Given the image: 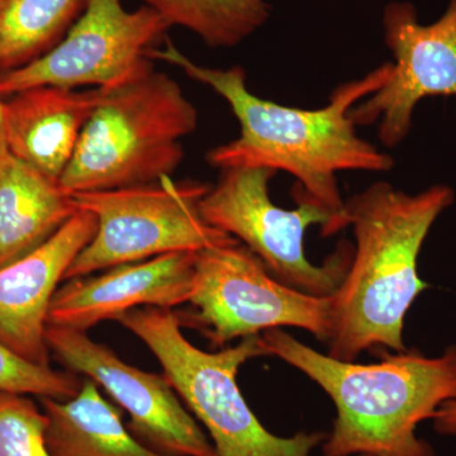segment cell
I'll use <instances>...</instances> for the list:
<instances>
[{"instance_id":"obj_1","label":"cell","mask_w":456,"mask_h":456,"mask_svg":"<svg viewBox=\"0 0 456 456\" xmlns=\"http://www.w3.org/2000/svg\"><path fill=\"white\" fill-rule=\"evenodd\" d=\"M149 59L161 60L184 71L191 79L208 86L227 102L240 123V136L209 150L207 163L220 170L264 167L285 171L298 182L297 191L320 203L345 224V202L338 188L340 171L388 173L391 155L380 152L356 132L350 110L382 88L392 74L386 62L359 80L341 84L327 106L301 110L281 106L253 94L241 66L213 69L198 65L180 53L173 42L150 51Z\"/></svg>"},{"instance_id":"obj_2","label":"cell","mask_w":456,"mask_h":456,"mask_svg":"<svg viewBox=\"0 0 456 456\" xmlns=\"http://www.w3.org/2000/svg\"><path fill=\"white\" fill-rule=\"evenodd\" d=\"M454 200L448 185L408 194L379 182L345 202V224L353 227L355 248L349 272L331 296V358L355 362L377 347L407 350L404 317L428 288L417 270L419 251Z\"/></svg>"},{"instance_id":"obj_3","label":"cell","mask_w":456,"mask_h":456,"mask_svg":"<svg viewBox=\"0 0 456 456\" xmlns=\"http://www.w3.org/2000/svg\"><path fill=\"white\" fill-rule=\"evenodd\" d=\"M260 336L266 355L298 369L334 402L322 456H435L417 426L456 398V345L435 358L406 350L356 364L318 353L281 329Z\"/></svg>"},{"instance_id":"obj_4","label":"cell","mask_w":456,"mask_h":456,"mask_svg":"<svg viewBox=\"0 0 456 456\" xmlns=\"http://www.w3.org/2000/svg\"><path fill=\"white\" fill-rule=\"evenodd\" d=\"M98 90L97 104L59 180L66 193L136 187L173 175L184 160L180 141L198 126L196 107L179 84L152 68Z\"/></svg>"},{"instance_id":"obj_5","label":"cell","mask_w":456,"mask_h":456,"mask_svg":"<svg viewBox=\"0 0 456 456\" xmlns=\"http://www.w3.org/2000/svg\"><path fill=\"white\" fill-rule=\"evenodd\" d=\"M116 321L154 354L167 382L206 428L218 456H311L322 445V432H299L289 437L272 434L246 403L237 373L248 360L268 356L260 335L208 353L183 335L173 310L141 307Z\"/></svg>"},{"instance_id":"obj_6","label":"cell","mask_w":456,"mask_h":456,"mask_svg":"<svg viewBox=\"0 0 456 456\" xmlns=\"http://www.w3.org/2000/svg\"><path fill=\"white\" fill-rule=\"evenodd\" d=\"M217 184L200 200L203 220L244 244L281 283L318 297L332 296L349 272L354 248L341 242L322 265L305 256L308 227L320 224L322 236L340 232L338 217L296 189V209L270 200L269 182L277 171L264 167L221 170Z\"/></svg>"},{"instance_id":"obj_7","label":"cell","mask_w":456,"mask_h":456,"mask_svg":"<svg viewBox=\"0 0 456 456\" xmlns=\"http://www.w3.org/2000/svg\"><path fill=\"white\" fill-rule=\"evenodd\" d=\"M211 185L171 176L150 183L71 194L77 209L93 213L98 228L66 272L64 281L160 255L200 253L237 241L203 220L200 204Z\"/></svg>"},{"instance_id":"obj_8","label":"cell","mask_w":456,"mask_h":456,"mask_svg":"<svg viewBox=\"0 0 456 456\" xmlns=\"http://www.w3.org/2000/svg\"><path fill=\"white\" fill-rule=\"evenodd\" d=\"M188 310L176 312L182 327L197 330L215 347L281 327H297L329 341L332 298L302 292L270 274L240 241L197 254Z\"/></svg>"},{"instance_id":"obj_9","label":"cell","mask_w":456,"mask_h":456,"mask_svg":"<svg viewBox=\"0 0 456 456\" xmlns=\"http://www.w3.org/2000/svg\"><path fill=\"white\" fill-rule=\"evenodd\" d=\"M169 23L154 9L130 12L122 0H88L59 44L31 64L0 74V95L36 86L112 88L154 68L149 53Z\"/></svg>"},{"instance_id":"obj_10","label":"cell","mask_w":456,"mask_h":456,"mask_svg":"<svg viewBox=\"0 0 456 456\" xmlns=\"http://www.w3.org/2000/svg\"><path fill=\"white\" fill-rule=\"evenodd\" d=\"M384 41L391 50L386 84L350 110L356 126L379 122L383 145L398 146L412 128L413 112L425 98L456 97V0L431 25H422L415 5L389 3L383 12Z\"/></svg>"},{"instance_id":"obj_11","label":"cell","mask_w":456,"mask_h":456,"mask_svg":"<svg viewBox=\"0 0 456 456\" xmlns=\"http://www.w3.org/2000/svg\"><path fill=\"white\" fill-rule=\"evenodd\" d=\"M46 341L56 360L86 375L128 413V430L147 448L167 456H218L164 374L132 367L86 332L49 325Z\"/></svg>"},{"instance_id":"obj_12","label":"cell","mask_w":456,"mask_h":456,"mask_svg":"<svg viewBox=\"0 0 456 456\" xmlns=\"http://www.w3.org/2000/svg\"><path fill=\"white\" fill-rule=\"evenodd\" d=\"M198 253L180 251L70 279L51 302L49 325L88 332L102 321L141 307L173 310L187 305L194 288Z\"/></svg>"},{"instance_id":"obj_13","label":"cell","mask_w":456,"mask_h":456,"mask_svg":"<svg viewBox=\"0 0 456 456\" xmlns=\"http://www.w3.org/2000/svg\"><path fill=\"white\" fill-rule=\"evenodd\" d=\"M97 228L95 216L79 209L45 244L0 268V341L22 358L50 365L51 302Z\"/></svg>"},{"instance_id":"obj_14","label":"cell","mask_w":456,"mask_h":456,"mask_svg":"<svg viewBox=\"0 0 456 456\" xmlns=\"http://www.w3.org/2000/svg\"><path fill=\"white\" fill-rule=\"evenodd\" d=\"M98 88L80 92L36 86L4 102L8 150L18 160L59 182L98 102Z\"/></svg>"},{"instance_id":"obj_15","label":"cell","mask_w":456,"mask_h":456,"mask_svg":"<svg viewBox=\"0 0 456 456\" xmlns=\"http://www.w3.org/2000/svg\"><path fill=\"white\" fill-rule=\"evenodd\" d=\"M79 211L59 182L18 160L0 161V268L45 244Z\"/></svg>"},{"instance_id":"obj_16","label":"cell","mask_w":456,"mask_h":456,"mask_svg":"<svg viewBox=\"0 0 456 456\" xmlns=\"http://www.w3.org/2000/svg\"><path fill=\"white\" fill-rule=\"evenodd\" d=\"M40 399L51 456H167L147 448L131 434L122 412L93 380L84 379L80 391L69 401Z\"/></svg>"},{"instance_id":"obj_17","label":"cell","mask_w":456,"mask_h":456,"mask_svg":"<svg viewBox=\"0 0 456 456\" xmlns=\"http://www.w3.org/2000/svg\"><path fill=\"white\" fill-rule=\"evenodd\" d=\"M88 0H0V74L49 53L65 37Z\"/></svg>"},{"instance_id":"obj_18","label":"cell","mask_w":456,"mask_h":456,"mask_svg":"<svg viewBox=\"0 0 456 456\" xmlns=\"http://www.w3.org/2000/svg\"><path fill=\"white\" fill-rule=\"evenodd\" d=\"M169 23L196 33L209 47H233L270 17L265 0H142Z\"/></svg>"},{"instance_id":"obj_19","label":"cell","mask_w":456,"mask_h":456,"mask_svg":"<svg viewBox=\"0 0 456 456\" xmlns=\"http://www.w3.org/2000/svg\"><path fill=\"white\" fill-rule=\"evenodd\" d=\"M82 384L83 379L73 371L35 364L0 341V392L69 401Z\"/></svg>"},{"instance_id":"obj_20","label":"cell","mask_w":456,"mask_h":456,"mask_svg":"<svg viewBox=\"0 0 456 456\" xmlns=\"http://www.w3.org/2000/svg\"><path fill=\"white\" fill-rule=\"evenodd\" d=\"M47 417L28 395L0 392V456H51Z\"/></svg>"},{"instance_id":"obj_21","label":"cell","mask_w":456,"mask_h":456,"mask_svg":"<svg viewBox=\"0 0 456 456\" xmlns=\"http://www.w3.org/2000/svg\"><path fill=\"white\" fill-rule=\"evenodd\" d=\"M432 421L439 434L456 436V398L445 402L432 417Z\"/></svg>"},{"instance_id":"obj_22","label":"cell","mask_w":456,"mask_h":456,"mask_svg":"<svg viewBox=\"0 0 456 456\" xmlns=\"http://www.w3.org/2000/svg\"><path fill=\"white\" fill-rule=\"evenodd\" d=\"M0 95V161L11 154L8 150L7 128H5L4 101Z\"/></svg>"},{"instance_id":"obj_23","label":"cell","mask_w":456,"mask_h":456,"mask_svg":"<svg viewBox=\"0 0 456 456\" xmlns=\"http://www.w3.org/2000/svg\"><path fill=\"white\" fill-rule=\"evenodd\" d=\"M359 456H368V455H359Z\"/></svg>"}]
</instances>
